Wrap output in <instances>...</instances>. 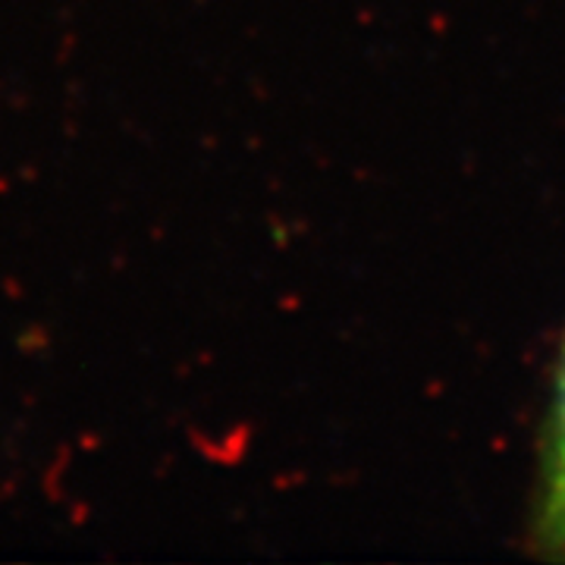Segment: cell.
Instances as JSON below:
<instances>
[{
	"label": "cell",
	"instance_id": "cell-1",
	"mask_svg": "<svg viewBox=\"0 0 565 565\" xmlns=\"http://www.w3.org/2000/svg\"><path fill=\"white\" fill-rule=\"evenodd\" d=\"M546 531L556 544L565 546V367L559 386V415H556V446L550 471V500H546Z\"/></svg>",
	"mask_w": 565,
	"mask_h": 565
}]
</instances>
